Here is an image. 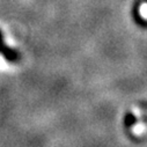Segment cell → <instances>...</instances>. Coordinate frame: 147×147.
Segmentation results:
<instances>
[{"label":"cell","instance_id":"1","mask_svg":"<svg viewBox=\"0 0 147 147\" xmlns=\"http://www.w3.org/2000/svg\"><path fill=\"white\" fill-rule=\"evenodd\" d=\"M134 122H136L134 116H133L132 114H127V116H126V118H125V124H126L127 126H131Z\"/></svg>","mask_w":147,"mask_h":147}]
</instances>
